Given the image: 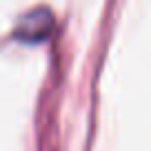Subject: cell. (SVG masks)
I'll use <instances>...</instances> for the list:
<instances>
[{
	"instance_id": "1",
	"label": "cell",
	"mask_w": 151,
	"mask_h": 151,
	"mask_svg": "<svg viewBox=\"0 0 151 151\" xmlns=\"http://www.w3.org/2000/svg\"><path fill=\"white\" fill-rule=\"evenodd\" d=\"M49 31H51V14L38 9L22 18L18 27V38L22 42H40L42 38L49 36Z\"/></svg>"
}]
</instances>
